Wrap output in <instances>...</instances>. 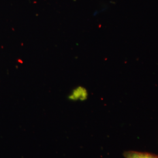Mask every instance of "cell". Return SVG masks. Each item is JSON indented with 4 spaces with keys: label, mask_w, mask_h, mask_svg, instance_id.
<instances>
[{
    "label": "cell",
    "mask_w": 158,
    "mask_h": 158,
    "mask_svg": "<svg viewBox=\"0 0 158 158\" xmlns=\"http://www.w3.org/2000/svg\"><path fill=\"white\" fill-rule=\"evenodd\" d=\"M125 158H158V155L151 153L127 151L123 153Z\"/></svg>",
    "instance_id": "7a4b0ae2"
},
{
    "label": "cell",
    "mask_w": 158,
    "mask_h": 158,
    "mask_svg": "<svg viewBox=\"0 0 158 158\" xmlns=\"http://www.w3.org/2000/svg\"><path fill=\"white\" fill-rule=\"evenodd\" d=\"M88 96L86 89L82 87H78L74 89L72 93L69 96V99L72 101H85Z\"/></svg>",
    "instance_id": "6da1fadb"
}]
</instances>
